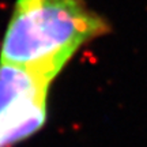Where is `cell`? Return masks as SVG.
<instances>
[{"mask_svg":"<svg viewBox=\"0 0 147 147\" xmlns=\"http://www.w3.org/2000/svg\"><path fill=\"white\" fill-rule=\"evenodd\" d=\"M108 32V22L83 0H18L1 41L0 61L53 80L79 48Z\"/></svg>","mask_w":147,"mask_h":147,"instance_id":"cell-1","label":"cell"},{"mask_svg":"<svg viewBox=\"0 0 147 147\" xmlns=\"http://www.w3.org/2000/svg\"><path fill=\"white\" fill-rule=\"evenodd\" d=\"M51 83L32 69L0 61V147H12L44 127Z\"/></svg>","mask_w":147,"mask_h":147,"instance_id":"cell-2","label":"cell"}]
</instances>
